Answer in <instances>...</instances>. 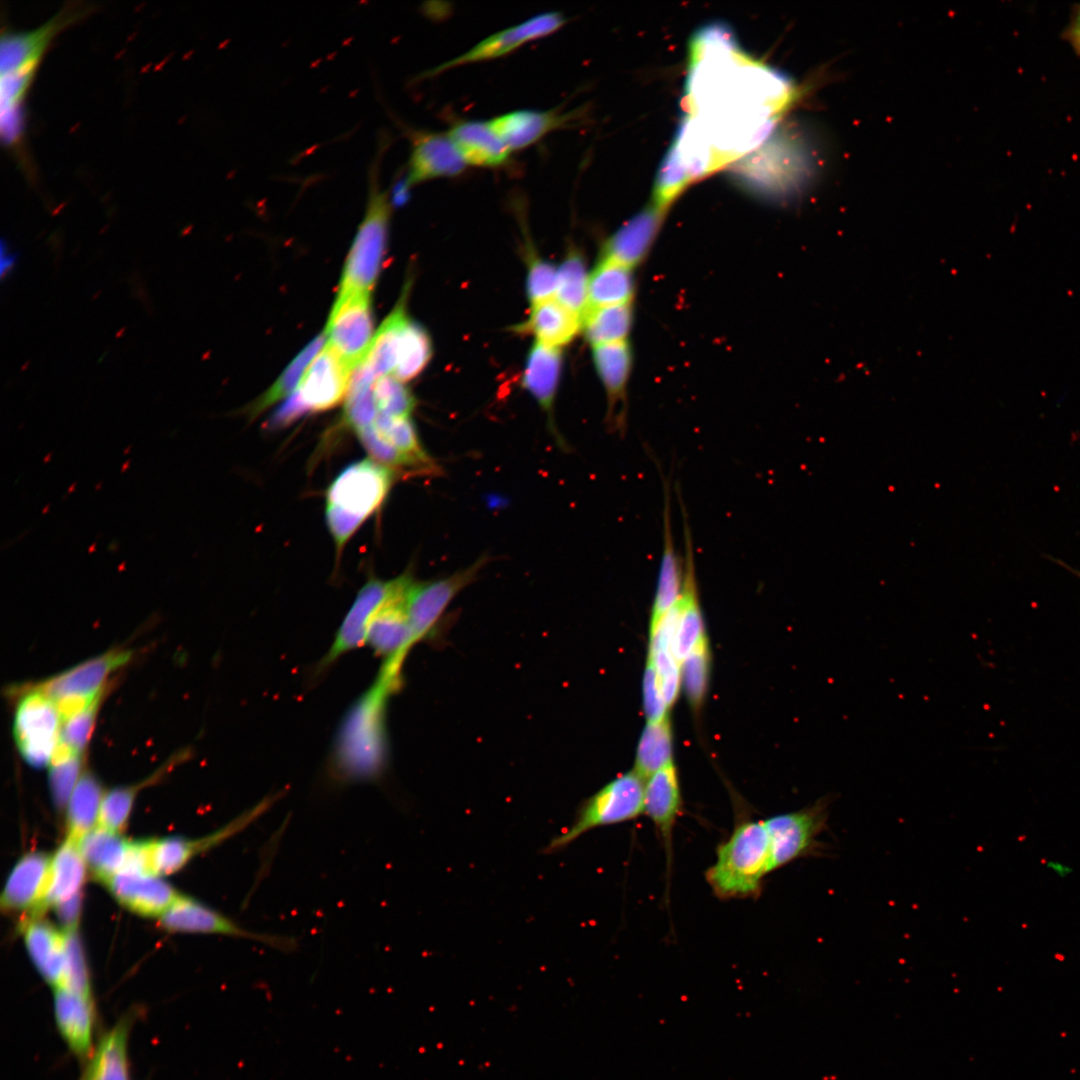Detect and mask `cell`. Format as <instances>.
Wrapping results in <instances>:
<instances>
[{"instance_id":"cell-35","label":"cell","mask_w":1080,"mask_h":1080,"mask_svg":"<svg viewBox=\"0 0 1080 1080\" xmlns=\"http://www.w3.org/2000/svg\"><path fill=\"white\" fill-rule=\"evenodd\" d=\"M129 841L97 827L78 841V848L94 876L104 883L123 867Z\"/></svg>"},{"instance_id":"cell-52","label":"cell","mask_w":1080,"mask_h":1080,"mask_svg":"<svg viewBox=\"0 0 1080 1080\" xmlns=\"http://www.w3.org/2000/svg\"><path fill=\"white\" fill-rule=\"evenodd\" d=\"M356 433L370 456L381 464L392 467L426 468L415 459L401 453L382 439L372 425L360 429Z\"/></svg>"},{"instance_id":"cell-20","label":"cell","mask_w":1080,"mask_h":1080,"mask_svg":"<svg viewBox=\"0 0 1080 1080\" xmlns=\"http://www.w3.org/2000/svg\"><path fill=\"white\" fill-rule=\"evenodd\" d=\"M353 370L332 347L325 344L299 383L298 391L312 411L338 405L348 393Z\"/></svg>"},{"instance_id":"cell-2","label":"cell","mask_w":1080,"mask_h":1080,"mask_svg":"<svg viewBox=\"0 0 1080 1080\" xmlns=\"http://www.w3.org/2000/svg\"><path fill=\"white\" fill-rule=\"evenodd\" d=\"M401 674L381 666L373 684L351 705L337 731L332 772L343 783L378 780L388 763L386 707Z\"/></svg>"},{"instance_id":"cell-8","label":"cell","mask_w":1080,"mask_h":1080,"mask_svg":"<svg viewBox=\"0 0 1080 1080\" xmlns=\"http://www.w3.org/2000/svg\"><path fill=\"white\" fill-rule=\"evenodd\" d=\"M829 800L823 797L808 807L764 820L769 838L771 872L816 853L819 849L818 838L827 823Z\"/></svg>"},{"instance_id":"cell-12","label":"cell","mask_w":1080,"mask_h":1080,"mask_svg":"<svg viewBox=\"0 0 1080 1080\" xmlns=\"http://www.w3.org/2000/svg\"><path fill=\"white\" fill-rule=\"evenodd\" d=\"M412 582L409 572L388 581L370 579L358 592L319 666L328 667L341 655L363 646L374 615L388 602L403 596Z\"/></svg>"},{"instance_id":"cell-45","label":"cell","mask_w":1080,"mask_h":1080,"mask_svg":"<svg viewBox=\"0 0 1080 1080\" xmlns=\"http://www.w3.org/2000/svg\"><path fill=\"white\" fill-rule=\"evenodd\" d=\"M372 426L382 439L398 451L415 459L424 467L432 466V460L423 449L415 426L409 417L394 418L378 413Z\"/></svg>"},{"instance_id":"cell-51","label":"cell","mask_w":1080,"mask_h":1080,"mask_svg":"<svg viewBox=\"0 0 1080 1080\" xmlns=\"http://www.w3.org/2000/svg\"><path fill=\"white\" fill-rule=\"evenodd\" d=\"M529 256L527 295L533 305L555 296L558 270L537 256Z\"/></svg>"},{"instance_id":"cell-17","label":"cell","mask_w":1080,"mask_h":1080,"mask_svg":"<svg viewBox=\"0 0 1080 1080\" xmlns=\"http://www.w3.org/2000/svg\"><path fill=\"white\" fill-rule=\"evenodd\" d=\"M132 658L129 650L114 649L88 659L39 684L55 702L67 698H95L103 694L109 675Z\"/></svg>"},{"instance_id":"cell-23","label":"cell","mask_w":1080,"mask_h":1080,"mask_svg":"<svg viewBox=\"0 0 1080 1080\" xmlns=\"http://www.w3.org/2000/svg\"><path fill=\"white\" fill-rule=\"evenodd\" d=\"M404 597L405 594L385 604L374 615L366 634V643L374 652L399 668L413 647Z\"/></svg>"},{"instance_id":"cell-42","label":"cell","mask_w":1080,"mask_h":1080,"mask_svg":"<svg viewBox=\"0 0 1080 1080\" xmlns=\"http://www.w3.org/2000/svg\"><path fill=\"white\" fill-rule=\"evenodd\" d=\"M326 334L321 333L315 337L288 365L274 384L250 407V416H257L266 408L291 394L293 389L302 379V373L310 365V361L319 353L324 346Z\"/></svg>"},{"instance_id":"cell-13","label":"cell","mask_w":1080,"mask_h":1080,"mask_svg":"<svg viewBox=\"0 0 1080 1080\" xmlns=\"http://www.w3.org/2000/svg\"><path fill=\"white\" fill-rule=\"evenodd\" d=\"M159 923L168 931L227 935L258 941L283 951L293 950L297 945L296 941L290 937L246 930L205 904L180 895L159 917Z\"/></svg>"},{"instance_id":"cell-10","label":"cell","mask_w":1080,"mask_h":1080,"mask_svg":"<svg viewBox=\"0 0 1080 1080\" xmlns=\"http://www.w3.org/2000/svg\"><path fill=\"white\" fill-rule=\"evenodd\" d=\"M371 292L338 293L325 330L328 345L354 370L373 340Z\"/></svg>"},{"instance_id":"cell-15","label":"cell","mask_w":1080,"mask_h":1080,"mask_svg":"<svg viewBox=\"0 0 1080 1080\" xmlns=\"http://www.w3.org/2000/svg\"><path fill=\"white\" fill-rule=\"evenodd\" d=\"M410 155L403 183L407 189L423 182L455 177L467 164L448 133L409 129Z\"/></svg>"},{"instance_id":"cell-40","label":"cell","mask_w":1080,"mask_h":1080,"mask_svg":"<svg viewBox=\"0 0 1080 1080\" xmlns=\"http://www.w3.org/2000/svg\"><path fill=\"white\" fill-rule=\"evenodd\" d=\"M433 354L426 329L408 320L401 334L393 376L401 382L416 378L426 368Z\"/></svg>"},{"instance_id":"cell-34","label":"cell","mask_w":1080,"mask_h":1080,"mask_svg":"<svg viewBox=\"0 0 1080 1080\" xmlns=\"http://www.w3.org/2000/svg\"><path fill=\"white\" fill-rule=\"evenodd\" d=\"M634 289L633 269L601 257L589 275L587 310L632 303Z\"/></svg>"},{"instance_id":"cell-14","label":"cell","mask_w":1080,"mask_h":1080,"mask_svg":"<svg viewBox=\"0 0 1080 1080\" xmlns=\"http://www.w3.org/2000/svg\"><path fill=\"white\" fill-rule=\"evenodd\" d=\"M566 22L567 19L560 12L551 11L535 15L490 35L463 54L425 72L422 77L434 76L458 66L505 56L530 41L554 33Z\"/></svg>"},{"instance_id":"cell-29","label":"cell","mask_w":1080,"mask_h":1080,"mask_svg":"<svg viewBox=\"0 0 1080 1080\" xmlns=\"http://www.w3.org/2000/svg\"><path fill=\"white\" fill-rule=\"evenodd\" d=\"M562 353L560 348L535 342L531 347L522 384L546 412L553 435L560 446L566 447L553 421V405L560 379Z\"/></svg>"},{"instance_id":"cell-56","label":"cell","mask_w":1080,"mask_h":1080,"mask_svg":"<svg viewBox=\"0 0 1080 1080\" xmlns=\"http://www.w3.org/2000/svg\"><path fill=\"white\" fill-rule=\"evenodd\" d=\"M1063 39L1080 57V4L1073 7L1070 21L1063 31Z\"/></svg>"},{"instance_id":"cell-47","label":"cell","mask_w":1080,"mask_h":1080,"mask_svg":"<svg viewBox=\"0 0 1080 1080\" xmlns=\"http://www.w3.org/2000/svg\"><path fill=\"white\" fill-rule=\"evenodd\" d=\"M379 414L394 418L409 417L416 405L413 394L394 376H382L372 387Z\"/></svg>"},{"instance_id":"cell-25","label":"cell","mask_w":1080,"mask_h":1080,"mask_svg":"<svg viewBox=\"0 0 1080 1080\" xmlns=\"http://www.w3.org/2000/svg\"><path fill=\"white\" fill-rule=\"evenodd\" d=\"M117 901L143 916H161L178 898L167 882L153 874L119 872L105 882Z\"/></svg>"},{"instance_id":"cell-32","label":"cell","mask_w":1080,"mask_h":1080,"mask_svg":"<svg viewBox=\"0 0 1080 1080\" xmlns=\"http://www.w3.org/2000/svg\"><path fill=\"white\" fill-rule=\"evenodd\" d=\"M581 328L582 318L553 297L533 304L527 321L516 329L533 334L537 342L560 348L572 341Z\"/></svg>"},{"instance_id":"cell-16","label":"cell","mask_w":1080,"mask_h":1080,"mask_svg":"<svg viewBox=\"0 0 1080 1080\" xmlns=\"http://www.w3.org/2000/svg\"><path fill=\"white\" fill-rule=\"evenodd\" d=\"M52 859L42 852L24 855L12 869L1 896L3 910L39 918L46 909ZM26 920V921H27Z\"/></svg>"},{"instance_id":"cell-39","label":"cell","mask_w":1080,"mask_h":1080,"mask_svg":"<svg viewBox=\"0 0 1080 1080\" xmlns=\"http://www.w3.org/2000/svg\"><path fill=\"white\" fill-rule=\"evenodd\" d=\"M633 323L632 303L589 309L582 329L592 345L627 341Z\"/></svg>"},{"instance_id":"cell-21","label":"cell","mask_w":1080,"mask_h":1080,"mask_svg":"<svg viewBox=\"0 0 1080 1080\" xmlns=\"http://www.w3.org/2000/svg\"><path fill=\"white\" fill-rule=\"evenodd\" d=\"M54 1018L58 1032L71 1052L87 1060L93 1050L96 1022L91 995L65 988L54 989Z\"/></svg>"},{"instance_id":"cell-37","label":"cell","mask_w":1080,"mask_h":1080,"mask_svg":"<svg viewBox=\"0 0 1080 1080\" xmlns=\"http://www.w3.org/2000/svg\"><path fill=\"white\" fill-rule=\"evenodd\" d=\"M103 789L90 772L82 773L67 804L68 838L77 842L98 824Z\"/></svg>"},{"instance_id":"cell-48","label":"cell","mask_w":1080,"mask_h":1080,"mask_svg":"<svg viewBox=\"0 0 1080 1080\" xmlns=\"http://www.w3.org/2000/svg\"><path fill=\"white\" fill-rule=\"evenodd\" d=\"M138 791V786H119L104 794L98 817V827L118 833L126 826Z\"/></svg>"},{"instance_id":"cell-18","label":"cell","mask_w":1080,"mask_h":1080,"mask_svg":"<svg viewBox=\"0 0 1080 1080\" xmlns=\"http://www.w3.org/2000/svg\"><path fill=\"white\" fill-rule=\"evenodd\" d=\"M683 808L679 776L674 762L664 766L645 781V814L653 823L662 842L666 871L673 857V835Z\"/></svg>"},{"instance_id":"cell-49","label":"cell","mask_w":1080,"mask_h":1080,"mask_svg":"<svg viewBox=\"0 0 1080 1080\" xmlns=\"http://www.w3.org/2000/svg\"><path fill=\"white\" fill-rule=\"evenodd\" d=\"M64 934L66 970L65 981L60 988L91 995L88 968L77 932L64 931Z\"/></svg>"},{"instance_id":"cell-46","label":"cell","mask_w":1080,"mask_h":1080,"mask_svg":"<svg viewBox=\"0 0 1080 1080\" xmlns=\"http://www.w3.org/2000/svg\"><path fill=\"white\" fill-rule=\"evenodd\" d=\"M690 182L685 168L675 150L670 146L656 173L651 205L665 212Z\"/></svg>"},{"instance_id":"cell-6","label":"cell","mask_w":1080,"mask_h":1080,"mask_svg":"<svg viewBox=\"0 0 1080 1080\" xmlns=\"http://www.w3.org/2000/svg\"><path fill=\"white\" fill-rule=\"evenodd\" d=\"M62 719L53 699L39 688H31L19 699L13 721V736L23 760L34 768L51 763L60 741Z\"/></svg>"},{"instance_id":"cell-57","label":"cell","mask_w":1080,"mask_h":1080,"mask_svg":"<svg viewBox=\"0 0 1080 1080\" xmlns=\"http://www.w3.org/2000/svg\"><path fill=\"white\" fill-rule=\"evenodd\" d=\"M17 261L16 253L11 252L6 241L3 239L1 242V277L5 278L15 267Z\"/></svg>"},{"instance_id":"cell-55","label":"cell","mask_w":1080,"mask_h":1080,"mask_svg":"<svg viewBox=\"0 0 1080 1080\" xmlns=\"http://www.w3.org/2000/svg\"><path fill=\"white\" fill-rule=\"evenodd\" d=\"M57 917L63 926L65 931H74L77 928L80 910H81V894H77L67 900H64L54 906Z\"/></svg>"},{"instance_id":"cell-28","label":"cell","mask_w":1080,"mask_h":1080,"mask_svg":"<svg viewBox=\"0 0 1080 1080\" xmlns=\"http://www.w3.org/2000/svg\"><path fill=\"white\" fill-rule=\"evenodd\" d=\"M134 1015L122 1016L97 1042L79 1080H131L129 1037Z\"/></svg>"},{"instance_id":"cell-44","label":"cell","mask_w":1080,"mask_h":1080,"mask_svg":"<svg viewBox=\"0 0 1080 1080\" xmlns=\"http://www.w3.org/2000/svg\"><path fill=\"white\" fill-rule=\"evenodd\" d=\"M711 653L705 635L681 663V677L688 703L699 712L708 690Z\"/></svg>"},{"instance_id":"cell-43","label":"cell","mask_w":1080,"mask_h":1080,"mask_svg":"<svg viewBox=\"0 0 1080 1080\" xmlns=\"http://www.w3.org/2000/svg\"><path fill=\"white\" fill-rule=\"evenodd\" d=\"M82 769L81 754L59 741L49 765V789L57 808L67 807Z\"/></svg>"},{"instance_id":"cell-54","label":"cell","mask_w":1080,"mask_h":1080,"mask_svg":"<svg viewBox=\"0 0 1080 1080\" xmlns=\"http://www.w3.org/2000/svg\"><path fill=\"white\" fill-rule=\"evenodd\" d=\"M308 410L309 408L297 390L275 411L268 422V426L270 428L287 426L304 415Z\"/></svg>"},{"instance_id":"cell-50","label":"cell","mask_w":1080,"mask_h":1080,"mask_svg":"<svg viewBox=\"0 0 1080 1080\" xmlns=\"http://www.w3.org/2000/svg\"><path fill=\"white\" fill-rule=\"evenodd\" d=\"M101 698L62 722L60 741L80 754L87 746L93 732Z\"/></svg>"},{"instance_id":"cell-7","label":"cell","mask_w":1080,"mask_h":1080,"mask_svg":"<svg viewBox=\"0 0 1080 1080\" xmlns=\"http://www.w3.org/2000/svg\"><path fill=\"white\" fill-rule=\"evenodd\" d=\"M394 480L393 471L364 459L347 466L330 484L326 508L338 511L360 525L386 498Z\"/></svg>"},{"instance_id":"cell-22","label":"cell","mask_w":1080,"mask_h":1080,"mask_svg":"<svg viewBox=\"0 0 1080 1080\" xmlns=\"http://www.w3.org/2000/svg\"><path fill=\"white\" fill-rule=\"evenodd\" d=\"M266 806L258 803L244 812L221 830L200 840H186L168 837L153 840L152 870L154 875H166L183 867L195 854L212 847L226 838L240 832L266 812Z\"/></svg>"},{"instance_id":"cell-41","label":"cell","mask_w":1080,"mask_h":1080,"mask_svg":"<svg viewBox=\"0 0 1080 1080\" xmlns=\"http://www.w3.org/2000/svg\"><path fill=\"white\" fill-rule=\"evenodd\" d=\"M588 280L583 256L577 250H570L558 270L555 296L582 319L588 306Z\"/></svg>"},{"instance_id":"cell-30","label":"cell","mask_w":1080,"mask_h":1080,"mask_svg":"<svg viewBox=\"0 0 1080 1080\" xmlns=\"http://www.w3.org/2000/svg\"><path fill=\"white\" fill-rule=\"evenodd\" d=\"M21 924L25 944L35 967L54 989L62 987L66 970L64 932L39 918Z\"/></svg>"},{"instance_id":"cell-9","label":"cell","mask_w":1080,"mask_h":1080,"mask_svg":"<svg viewBox=\"0 0 1080 1080\" xmlns=\"http://www.w3.org/2000/svg\"><path fill=\"white\" fill-rule=\"evenodd\" d=\"M490 557L482 555L468 567L443 578L412 582L404 605L412 634V646L430 636L456 595L473 583Z\"/></svg>"},{"instance_id":"cell-53","label":"cell","mask_w":1080,"mask_h":1080,"mask_svg":"<svg viewBox=\"0 0 1080 1080\" xmlns=\"http://www.w3.org/2000/svg\"><path fill=\"white\" fill-rule=\"evenodd\" d=\"M643 707L648 723L660 721L669 715L655 670L648 661L643 677Z\"/></svg>"},{"instance_id":"cell-36","label":"cell","mask_w":1080,"mask_h":1080,"mask_svg":"<svg viewBox=\"0 0 1080 1080\" xmlns=\"http://www.w3.org/2000/svg\"><path fill=\"white\" fill-rule=\"evenodd\" d=\"M85 864L77 842L67 838L51 861L46 908L80 893L85 879Z\"/></svg>"},{"instance_id":"cell-19","label":"cell","mask_w":1080,"mask_h":1080,"mask_svg":"<svg viewBox=\"0 0 1080 1080\" xmlns=\"http://www.w3.org/2000/svg\"><path fill=\"white\" fill-rule=\"evenodd\" d=\"M593 362L607 394L606 424L610 432L626 430V388L632 369V350L627 341L592 346Z\"/></svg>"},{"instance_id":"cell-31","label":"cell","mask_w":1080,"mask_h":1080,"mask_svg":"<svg viewBox=\"0 0 1080 1080\" xmlns=\"http://www.w3.org/2000/svg\"><path fill=\"white\" fill-rule=\"evenodd\" d=\"M447 133L467 165L496 168L504 165L511 154L489 121H460Z\"/></svg>"},{"instance_id":"cell-4","label":"cell","mask_w":1080,"mask_h":1080,"mask_svg":"<svg viewBox=\"0 0 1080 1080\" xmlns=\"http://www.w3.org/2000/svg\"><path fill=\"white\" fill-rule=\"evenodd\" d=\"M387 144L386 136H382L369 169L366 211L345 261L338 293L371 292L382 268L392 208L389 193L381 189L379 181L380 161Z\"/></svg>"},{"instance_id":"cell-3","label":"cell","mask_w":1080,"mask_h":1080,"mask_svg":"<svg viewBox=\"0 0 1080 1080\" xmlns=\"http://www.w3.org/2000/svg\"><path fill=\"white\" fill-rule=\"evenodd\" d=\"M770 871L769 838L764 820H738L716 848L705 880L720 900L756 899Z\"/></svg>"},{"instance_id":"cell-26","label":"cell","mask_w":1080,"mask_h":1080,"mask_svg":"<svg viewBox=\"0 0 1080 1080\" xmlns=\"http://www.w3.org/2000/svg\"><path fill=\"white\" fill-rule=\"evenodd\" d=\"M576 118L575 111L517 110L489 122L512 152L534 144L551 131L568 127Z\"/></svg>"},{"instance_id":"cell-11","label":"cell","mask_w":1080,"mask_h":1080,"mask_svg":"<svg viewBox=\"0 0 1080 1080\" xmlns=\"http://www.w3.org/2000/svg\"><path fill=\"white\" fill-rule=\"evenodd\" d=\"M96 10V5L84 1L65 3L40 26L24 31L2 30L0 41V74L30 64H40L54 38L62 31L81 22Z\"/></svg>"},{"instance_id":"cell-24","label":"cell","mask_w":1080,"mask_h":1080,"mask_svg":"<svg viewBox=\"0 0 1080 1080\" xmlns=\"http://www.w3.org/2000/svg\"><path fill=\"white\" fill-rule=\"evenodd\" d=\"M663 215L653 205L635 214L606 241L602 257L634 269L648 255Z\"/></svg>"},{"instance_id":"cell-5","label":"cell","mask_w":1080,"mask_h":1080,"mask_svg":"<svg viewBox=\"0 0 1080 1080\" xmlns=\"http://www.w3.org/2000/svg\"><path fill=\"white\" fill-rule=\"evenodd\" d=\"M645 780L635 771L623 773L579 806L574 819L543 848L544 854L564 850L596 828L625 823L643 814Z\"/></svg>"},{"instance_id":"cell-33","label":"cell","mask_w":1080,"mask_h":1080,"mask_svg":"<svg viewBox=\"0 0 1080 1080\" xmlns=\"http://www.w3.org/2000/svg\"><path fill=\"white\" fill-rule=\"evenodd\" d=\"M409 289L410 284L407 282L398 303L376 331L367 355L361 362L376 379L394 370L399 341L408 321L406 305Z\"/></svg>"},{"instance_id":"cell-38","label":"cell","mask_w":1080,"mask_h":1080,"mask_svg":"<svg viewBox=\"0 0 1080 1080\" xmlns=\"http://www.w3.org/2000/svg\"><path fill=\"white\" fill-rule=\"evenodd\" d=\"M673 736L669 715L657 722H647L636 750L634 769L645 781L673 762Z\"/></svg>"},{"instance_id":"cell-1","label":"cell","mask_w":1080,"mask_h":1080,"mask_svg":"<svg viewBox=\"0 0 1080 1080\" xmlns=\"http://www.w3.org/2000/svg\"><path fill=\"white\" fill-rule=\"evenodd\" d=\"M792 88L784 74L746 55L726 24L706 25L691 39L686 116L711 145L719 167L767 141Z\"/></svg>"},{"instance_id":"cell-58","label":"cell","mask_w":1080,"mask_h":1080,"mask_svg":"<svg viewBox=\"0 0 1080 1080\" xmlns=\"http://www.w3.org/2000/svg\"><path fill=\"white\" fill-rule=\"evenodd\" d=\"M1044 866L1060 879H1066L1074 873L1072 866L1057 859H1047Z\"/></svg>"},{"instance_id":"cell-27","label":"cell","mask_w":1080,"mask_h":1080,"mask_svg":"<svg viewBox=\"0 0 1080 1080\" xmlns=\"http://www.w3.org/2000/svg\"><path fill=\"white\" fill-rule=\"evenodd\" d=\"M670 489L664 482L663 550L658 572L656 593L651 609L649 631L678 602L684 582V559L677 554L672 530Z\"/></svg>"}]
</instances>
